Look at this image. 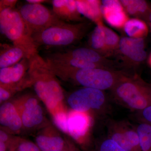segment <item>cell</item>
Listing matches in <instances>:
<instances>
[{"label": "cell", "mask_w": 151, "mask_h": 151, "mask_svg": "<svg viewBox=\"0 0 151 151\" xmlns=\"http://www.w3.org/2000/svg\"><path fill=\"white\" fill-rule=\"evenodd\" d=\"M28 75L37 96L52 113L63 107L64 92L57 76L38 52L29 58Z\"/></svg>", "instance_id": "obj_1"}, {"label": "cell", "mask_w": 151, "mask_h": 151, "mask_svg": "<svg viewBox=\"0 0 151 151\" xmlns=\"http://www.w3.org/2000/svg\"><path fill=\"white\" fill-rule=\"evenodd\" d=\"M112 90L117 101L131 110L140 111L151 105V84L139 77L122 75Z\"/></svg>", "instance_id": "obj_2"}, {"label": "cell", "mask_w": 151, "mask_h": 151, "mask_svg": "<svg viewBox=\"0 0 151 151\" xmlns=\"http://www.w3.org/2000/svg\"><path fill=\"white\" fill-rule=\"evenodd\" d=\"M90 24L86 22L76 24L62 22L32 37L38 47H65L72 45L86 35Z\"/></svg>", "instance_id": "obj_3"}, {"label": "cell", "mask_w": 151, "mask_h": 151, "mask_svg": "<svg viewBox=\"0 0 151 151\" xmlns=\"http://www.w3.org/2000/svg\"><path fill=\"white\" fill-rule=\"evenodd\" d=\"M64 80H72L84 87L104 91L113 89L123 75L105 67L53 71Z\"/></svg>", "instance_id": "obj_4"}, {"label": "cell", "mask_w": 151, "mask_h": 151, "mask_svg": "<svg viewBox=\"0 0 151 151\" xmlns=\"http://www.w3.org/2000/svg\"><path fill=\"white\" fill-rule=\"evenodd\" d=\"M0 30L1 33L13 45L22 47L30 56L38 52V47L30 35L18 10L6 9L0 11Z\"/></svg>", "instance_id": "obj_5"}, {"label": "cell", "mask_w": 151, "mask_h": 151, "mask_svg": "<svg viewBox=\"0 0 151 151\" xmlns=\"http://www.w3.org/2000/svg\"><path fill=\"white\" fill-rule=\"evenodd\" d=\"M32 37L61 22L53 12L42 4H26L18 10Z\"/></svg>", "instance_id": "obj_6"}, {"label": "cell", "mask_w": 151, "mask_h": 151, "mask_svg": "<svg viewBox=\"0 0 151 151\" xmlns=\"http://www.w3.org/2000/svg\"><path fill=\"white\" fill-rule=\"evenodd\" d=\"M106 98L103 91L84 87L72 92L67 102L72 110L80 112H88L100 110L105 105Z\"/></svg>", "instance_id": "obj_7"}, {"label": "cell", "mask_w": 151, "mask_h": 151, "mask_svg": "<svg viewBox=\"0 0 151 151\" xmlns=\"http://www.w3.org/2000/svg\"><path fill=\"white\" fill-rule=\"evenodd\" d=\"M14 102L21 117L23 127L31 129L38 127L43 122V110L36 97L25 94Z\"/></svg>", "instance_id": "obj_8"}, {"label": "cell", "mask_w": 151, "mask_h": 151, "mask_svg": "<svg viewBox=\"0 0 151 151\" xmlns=\"http://www.w3.org/2000/svg\"><path fill=\"white\" fill-rule=\"evenodd\" d=\"M109 139L126 151H142L137 130L124 122H115L109 126Z\"/></svg>", "instance_id": "obj_9"}, {"label": "cell", "mask_w": 151, "mask_h": 151, "mask_svg": "<svg viewBox=\"0 0 151 151\" xmlns=\"http://www.w3.org/2000/svg\"><path fill=\"white\" fill-rule=\"evenodd\" d=\"M29 58H25L18 63L0 69V84L19 86L24 89L29 87L28 76Z\"/></svg>", "instance_id": "obj_10"}, {"label": "cell", "mask_w": 151, "mask_h": 151, "mask_svg": "<svg viewBox=\"0 0 151 151\" xmlns=\"http://www.w3.org/2000/svg\"><path fill=\"white\" fill-rule=\"evenodd\" d=\"M92 120L89 113L72 110L68 112V134L80 145L86 142V136L91 127Z\"/></svg>", "instance_id": "obj_11"}, {"label": "cell", "mask_w": 151, "mask_h": 151, "mask_svg": "<svg viewBox=\"0 0 151 151\" xmlns=\"http://www.w3.org/2000/svg\"><path fill=\"white\" fill-rule=\"evenodd\" d=\"M101 2L103 18L106 22L115 28H124L129 18L121 1L103 0Z\"/></svg>", "instance_id": "obj_12"}, {"label": "cell", "mask_w": 151, "mask_h": 151, "mask_svg": "<svg viewBox=\"0 0 151 151\" xmlns=\"http://www.w3.org/2000/svg\"><path fill=\"white\" fill-rule=\"evenodd\" d=\"M144 38L124 37L121 38L119 49L122 55L135 63L143 62L147 58Z\"/></svg>", "instance_id": "obj_13"}, {"label": "cell", "mask_w": 151, "mask_h": 151, "mask_svg": "<svg viewBox=\"0 0 151 151\" xmlns=\"http://www.w3.org/2000/svg\"><path fill=\"white\" fill-rule=\"evenodd\" d=\"M48 55L54 57L80 60L103 66L107 63L105 57L89 47L63 50L54 52Z\"/></svg>", "instance_id": "obj_14"}, {"label": "cell", "mask_w": 151, "mask_h": 151, "mask_svg": "<svg viewBox=\"0 0 151 151\" xmlns=\"http://www.w3.org/2000/svg\"><path fill=\"white\" fill-rule=\"evenodd\" d=\"M6 102L0 108V123L5 129L12 133H19L23 127L20 115L15 103Z\"/></svg>", "instance_id": "obj_15"}, {"label": "cell", "mask_w": 151, "mask_h": 151, "mask_svg": "<svg viewBox=\"0 0 151 151\" xmlns=\"http://www.w3.org/2000/svg\"><path fill=\"white\" fill-rule=\"evenodd\" d=\"M52 12L60 20L68 22H84L78 12L75 0H53L52 1Z\"/></svg>", "instance_id": "obj_16"}, {"label": "cell", "mask_w": 151, "mask_h": 151, "mask_svg": "<svg viewBox=\"0 0 151 151\" xmlns=\"http://www.w3.org/2000/svg\"><path fill=\"white\" fill-rule=\"evenodd\" d=\"M30 56L27 51L20 47L12 45H3L0 53V68L9 67L15 65L25 58H29Z\"/></svg>", "instance_id": "obj_17"}, {"label": "cell", "mask_w": 151, "mask_h": 151, "mask_svg": "<svg viewBox=\"0 0 151 151\" xmlns=\"http://www.w3.org/2000/svg\"><path fill=\"white\" fill-rule=\"evenodd\" d=\"M78 12L95 24L103 22L102 2L98 0H76Z\"/></svg>", "instance_id": "obj_18"}, {"label": "cell", "mask_w": 151, "mask_h": 151, "mask_svg": "<svg viewBox=\"0 0 151 151\" xmlns=\"http://www.w3.org/2000/svg\"><path fill=\"white\" fill-rule=\"evenodd\" d=\"M121 2L128 15L148 21L151 6L144 0H122Z\"/></svg>", "instance_id": "obj_19"}, {"label": "cell", "mask_w": 151, "mask_h": 151, "mask_svg": "<svg viewBox=\"0 0 151 151\" xmlns=\"http://www.w3.org/2000/svg\"><path fill=\"white\" fill-rule=\"evenodd\" d=\"M35 142L41 151H62L66 147L65 141L58 135L39 134L36 137Z\"/></svg>", "instance_id": "obj_20"}, {"label": "cell", "mask_w": 151, "mask_h": 151, "mask_svg": "<svg viewBox=\"0 0 151 151\" xmlns=\"http://www.w3.org/2000/svg\"><path fill=\"white\" fill-rule=\"evenodd\" d=\"M104 26L103 23L96 24V26L90 34L88 43L89 48L105 57L110 54L105 45Z\"/></svg>", "instance_id": "obj_21"}, {"label": "cell", "mask_w": 151, "mask_h": 151, "mask_svg": "<svg viewBox=\"0 0 151 151\" xmlns=\"http://www.w3.org/2000/svg\"><path fill=\"white\" fill-rule=\"evenodd\" d=\"M124 29L127 37L134 38H144L147 35L149 28L146 22L137 18L129 19Z\"/></svg>", "instance_id": "obj_22"}, {"label": "cell", "mask_w": 151, "mask_h": 151, "mask_svg": "<svg viewBox=\"0 0 151 151\" xmlns=\"http://www.w3.org/2000/svg\"><path fill=\"white\" fill-rule=\"evenodd\" d=\"M136 130L142 151H151V125L141 122Z\"/></svg>", "instance_id": "obj_23"}, {"label": "cell", "mask_w": 151, "mask_h": 151, "mask_svg": "<svg viewBox=\"0 0 151 151\" xmlns=\"http://www.w3.org/2000/svg\"><path fill=\"white\" fill-rule=\"evenodd\" d=\"M105 45L109 54L119 49L120 38L113 30L104 26Z\"/></svg>", "instance_id": "obj_24"}, {"label": "cell", "mask_w": 151, "mask_h": 151, "mask_svg": "<svg viewBox=\"0 0 151 151\" xmlns=\"http://www.w3.org/2000/svg\"><path fill=\"white\" fill-rule=\"evenodd\" d=\"M51 115L55 126L63 133L68 134L67 126L68 112L64 107L57 110Z\"/></svg>", "instance_id": "obj_25"}, {"label": "cell", "mask_w": 151, "mask_h": 151, "mask_svg": "<svg viewBox=\"0 0 151 151\" xmlns=\"http://www.w3.org/2000/svg\"><path fill=\"white\" fill-rule=\"evenodd\" d=\"M41 151L36 144L30 141L16 139L11 143L9 151Z\"/></svg>", "instance_id": "obj_26"}, {"label": "cell", "mask_w": 151, "mask_h": 151, "mask_svg": "<svg viewBox=\"0 0 151 151\" xmlns=\"http://www.w3.org/2000/svg\"><path fill=\"white\" fill-rule=\"evenodd\" d=\"M99 151H126L115 141L108 139L103 141L100 146Z\"/></svg>", "instance_id": "obj_27"}, {"label": "cell", "mask_w": 151, "mask_h": 151, "mask_svg": "<svg viewBox=\"0 0 151 151\" xmlns=\"http://www.w3.org/2000/svg\"><path fill=\"white\" fill-rule=\"evenodd\" d=\"M14 92L9 86L0 85V102L1 104L5 103L15 94Z\"/></svg>", "instance_id": "obj_28"}, {"label": "cell", "mask_w": 151, "mask_h": 151, "mask_svg": "<svg viewBox=\"0 0 151 151\" xmlns=\"http://www.w3.org/2000/svg\"><path fill=\"white\" fill-rule=\"evenodd\" d=\"M139 112L141 122L151 125V105Z\"/></svg>", "instance_id": "obj_29"}, {"label": "cell", "mask_w": 151, "mask_h": 151, "mask_svg": "<svg viewBox=\"0 0 151 151\" xmlns=\"http://www.w3.org/2000/svg\"><path fill=\"white\" fill-rule=\"evenodd\" d=\"M17 1L16 0H1L0 11L6 9H14Z\"/></svg>", "instance_id": "obj_30"}, {"label": "cell", "mask_w": 151, "mask_h": 151, "mask_svg": "<svg viewBox=\"0 0 151 151\" xmlns=\"http://www.w3.org/2000/svg\"><path fill=\"white\" fill-rule=\"evenodd\" d=\"M9 138L8 134L5 132V131H4L2 129H1L0 131V142H3L8 144L9 146Z\"/></svg>", "instance_id": "obj_31"}, {"label": "cell", "mask_w": 151, "mask_h": 151, "mask_svg": "<svg viewBox=\"0 0 151 151\" xmlns=\"http://www.w3.org/2000/svg\"><path fill=\"white\" fill-rule=\"evenodd\" d=\"M8 149H9L8 144L0 142V151H6Z\"/></svg>", "instance_id": "obj_32"}, {"label": "cell", "mask_w": 151, "mask_h": 151, "mask_svg": "<svg viewBox=\"0 0 151 151\" xmlns=\"http://www.w3.org/2000/svg\"><path fill=\"white\" fill-rule=\"evenodd\" d=\"M26 1L28 4H42V3L46 2L48 1L45 0H27Z\"/></svg>", "instance_id": "obj_33"}, {"label": "cell", "mask_w": 151, "mask_h": 151, "mask_svg": "<svg viewBox=\"0 0 151 151\" xmlns=\"http://www.w3.org/2000/svg\"><path fill=\"white\" fill-rule=\"evenodd\" d=\"M67 151H80L75 146L71 144H68L66 146Z\"/></svg>", "instance_id": "obj_34"}, {"label": "cell", "mask_w": 151, "mask_h": 151, "mask_svg": "<svg viewBox=\"0 0 151 151\" xmlns=\"http://www.w3.org/2000/svg\"><path fill=\"white\" fill-rule=\"evenodd\" d=\"M149 25H150V29L151 30V9L150 12V15H149L148 21Z\"/></svg>", "instance_id": "obj_35"}, {"label": "cell", "mask_w": 151, "mask_h": 151, "mask_svg": "<svg viewBox=\"0 0 151 151\" xmlns=\"http://www.w3.org/2000/svg\"><path fill=\"white\" fill-rule=\"evenodd\" d=\"M148 63L150 66L151 68V53L150 55L148 58Z\"/></svg>", "instance_id": "obj_36"}, {"label": "cell", "mask_w": 151, "mask_h": 151, "mask_svg": "<svg viewBox=\"0 0 151 151\" xmlns=\"http://www.w3.org/2000/svg\"><path fill=\"white\" fill-rule=\"evenodd\" d=\"M67 151V150H66V147H65V148L64 149V150H63V151Z\"/></svg>", "instance_id": "obj_37"}, {"label": "cell", "mask_w": 151, "mask_h": 151, "mask_svg": "<svg viewBox=\"0 0 151 151\" xmlns=\"http://www.w3.org/2000/svg\"><path fill=\"white\" fill-rule=\"evenodd\" d=\"M14 151H21V150H14Z\"/></svg>", "instance_id": "obj_38"}]
</instances>
